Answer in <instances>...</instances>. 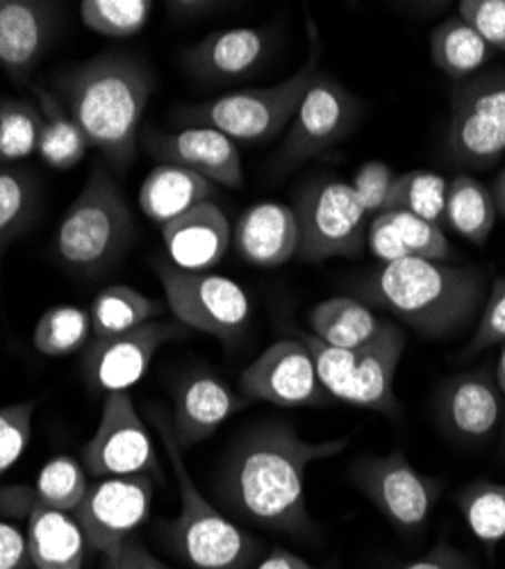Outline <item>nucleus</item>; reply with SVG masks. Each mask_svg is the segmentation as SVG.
<instances>
[{
    "label": "nucleus",
    "instance_id": "f257e3e1",
    "mask_svg": "<svg viewBox=\"0 0 505 569\" xmlns=\"http://www.w3.org/2000/svg\"><path fill=\"white\" fill-rule=\"evenodd\" d=\"M346 445V438L307 442L285 421L255 423L225 451L214 495L225 512L246 525L310 540L316 527L307 510V469Z\"/></svg>",
    "mask_w": 505,
    "mask_h": 569
},
{
    "label": "nucleus",
    "instance_id": "f03ea898",
    "mask_svg": "<svg viewBox=\"0 0 505 569\" xmlns=\"http://www.w3.org/2000/svg\"><path fill=\"white\" fill-rule=\"evenodd\" d=\"M153 89L151 67L125 53H103L60 76L62 103L117 173L137 158Z\"/></svg>",
    "mask_w": 505,
    "mask_h": 569
},
{
    "label": "nucleus",
    "instance_id": "7ed1b4c3",
    "mask_svg": "<svg viewBox=\"0 0 505 569\" xmlns=\"http://www.w3.org/2000/svg\"><path fill=\"white\" fill-rule=\"evenodd\" d=\"M353 288L362 303L383 308L437 340L463 330L487 299L483 271L446 260L390 262L362 276Z\"/></svg>",
    "mask_w": 505,
    "mask_h": 569
},
{
    "label": "nucleus",
    "instance_id": "20e7f679",
    "mask_svg": "<svg viewBox=\"0 0 505 569\" xmlns=\"http://www.w3.org/2000/svg\"><path fill=\"white\" fill-rule=\"evenodd\" d=\"M151 419L158 426L180 495L175 519L160 527L169 551L188 569H255L262 558V542L216 510V506L199 490L182 460V449L171 429V417L162 408H153Z\"/></svg>",
    "mask_w": 505,
    "mask_h": 569
},
{
    "label": "nucleus",
    "instance_id": "39448f33",
    "mask_svg": "<svg viewBox=\"0 0 505 569\" xmlns=\"http://www.w3.org/2000/svg\"><path fill=\"white\" fill-rule=\"evenodd\" d=\"M132 240L128 201L110 169L99 164L60 221L58 258L80 276H101L123 258Z\"/></svg>",
    "mask_w": 505,
    "mask_h": 569
},
{
    "label": "nucleus",
    "instance_id": "423d86ee",
    "mask_svg": "<svg viewBox=\"0 0 505 569\" xmlns=\"http://www.w3.org/2000/svg\"><path fill=\"white\" fill-rule=\"evenodd\" d=\"M321 39L310 26V53L299 71L279 84L255 87L223 93L219 99L199 106H182L175 110V121L182 126L214 128L244 144H262L279 137L294 119L305 91L319 76Z\"/></svg>",
    "mask_w": 505,
    "mask_h": 569
},
{
    "label": "nucleus",
    "instance_id": "0eeeda50",
    "mask_svg": "<svg viewBox=\"0 0 505 569\" xmlns=\"http://www.w3.org/2000/svg\"><path fill=\"white\" fill-rule=\"evenodd\" d=\"M153 269L178 323L225 347H235L244 338L251 323V301L240 282L210 271H185L169 260H155Z\"/></svg>",
    "mask_w": 505,
    "mask_h": 569
},
{
    "label": "nucleus",
    "instance_id": "6e6552de",
    "mask_svg": "<svg viewBox=\"0 0 505 569\" xmlns=\"http://www.w3.org/2000/svg\"><path fill=\"white\" fill-rule=\"evenodd\" d=\"M299 226L296 258L307 264L331 258H360L366 247L370 217L353 194L351 182L316 178L303 184L294 201Z\"/></svg>",
    "mask_w": 505,
    "mask_h": 569
},
{
    "label": "nucleus",
    "instance_id": "1a4fd4ad",
    "mask_svg": "<svg viewBox=\"0 0 505 569\" xmlns=\"http://www.w3.org/2000/svg\"><path fill=\"white\" fill-rule=\"evenodd\" d=\"M444 151L465 169H487L505 153V71L453 84Z\"/></svg>",
    "mask_w": 505,
    "mask_h": 569
},
{
    "label": "nucleus",
    "instance_id": "9d476101",
    "mask_svg": "<svg viewBox=\"0 0 505 569\" xmlns=\"http://www.w3.org/2000/svg\"><path fill=\"white\" fill-rule=\"evenodd\" d=\"M351 481L401 533H417L426 527L444 488L440 479L412 467L401 449L357 458Z\"/></svg>",
    "mask_w": 505,
    "mask_h": 569
},
{
    "label": "nucleus",
    "instance_id": "9b49d317",
    "mask_svg": "<svg viewBox=\"0 0 505 569\" xmlns=\"http://www.w3.org/2000/svg\"><path fill=\"white\" fill-rule=\"evenodd\" d=\"M357 119L360 103L353 93L333 76L319 71L273 160V173L283 176L312 158L324 156L351 134Z\"/></svg>",
    "mask_w": 505,
    "mask_h": 569
},
{
    "label": "nucleus",
    "instance_id": "f8f14e48",
    "mask_svg": "<svg viewBox=\"0 0 505 569\" xmlns=\"http://www.w3.org/2000/svg\"><path fill=\"white\" fill-rule=\"evenodd\" d=\"M82 465L97 479L137 477L162 479V467L149 426L134 408L130 392L105 397L99 429L82 449Z\"/></svg>",
    "mask_w": 505,
    "mask_h": 569
},
{
    "label": "nucleus",
    "instance_id": "ddd939ff",
    "mask_svg": "<svg viewBox=\"0 0 505 569\" xmlns=\"http://www.w3.org/2000/svg\"><path fill=\"white\" fill-rule=\"evenodd\" d=\"M190 330L182 323L149 321L128 333L91 340L82 356V371L87 386L99 395L130 392L147 376L155 353L175 340H182Z\"/></svg>",
    "mask_w": 505,
    "mask_h": 569
},
{
    "label": "nucleus",
    "instance_id": "4468645a",
    "mask_svg": "<svg viewBox=\"0 0 505 569\" xmlns=\"http://www.w3.org/2000/svg\"><path fill=\"white\" fill-rule=\"evenodd\" d=\"M153 481L147 473H137L99 479L89 486L73 512L89 549L105 553L147 525L155 497Z\"/></svg>",
    "mask_w": 505,
    "mask_h": 569
},
{
    "label": "nucleus",
    "instance_id": "2eb2a0df",
    "mask_svg": "<svg viewBox=\"0 0 505 569\" xmlns=\"http://www.w3.org/2000/svg\"><path fill=\"white\" fill-rule=\"evenodd\" d=\"M240 390L246 401H266L281 408L326 406L331 401L307 347L299 338H285L264 349L242 371Z\"/></svg>",
    "mask_w": 505,
    "mask_h": 569
},
{
    "label": "nucleus",
    "instance_id": "dca6fc26",
    "mask_svg": "<svg viewBox=\"0 0 505 569\" xmlns=\"http://www.w3.org/2000/svg\"><path fill=\"white\" fill-rule=\"evenodd\" d=\"M142 147L160 164H173L199 173L212 184L242 189L244 169L235 141L214 128L188 126L175 132L144 130Z\"/></svg>",
    "mask_w": 505,
    "mask_h": 569
},
{
    "label": "nucleus",
    "instance_id": "f3484780",
    "mask_svg": "<svg viewBox=\"0 0 505 569\" xmlns=\"http://www.w3.org/2000/svg\"><path fill=\"white\" fill-rule=\"evenodd\" d=\"M273 46L269 28L216 30L182 51L180 62L203 84H233L257 73Z\"/></svg>",
    "mask_w": 505,
    "mask_h": 569
},
{
    "label": "nucleus",
    "instance_id": "a211bd4d",
    "mask_svg": "<svg viewBox=\"0 0 505 569\" xmlns=\"http://www.w3.org/2000/svg\"><path fill=\"white\" fill-rule=\"evenodd\" d=\"M246 399L219 376L194 369L175 386L171 429L182 451L212 438L233 415L246 408Z\"/></svg>",
    "mask_w": 505,
    "mask_h": 569
},
{
    "label": "nucleus",
    "instance_id": "6ab92c4d",
    "mask_svg": "<svg viewBox=\"0 0 505 569\" xmlns=\"http://www.w3.org/2000/svg\"><path fill=\"white\" fill-rule=\"evenodd\" d=\"M403 349V330L396 323L385 321L381 336L372 345L353 351L351 369L335 392V399L355 408L396 417L401 406L394 397V378Z\"/></svg>",
    "mask_w": 505,
    "mask_h": 569
},
{
    "label": "nucleus",
    "instance_id": "aec40b11",
    "mask_svg": "<svg viewBox=\"0 0 505 569\" xmlns=\"http://www.w3.org/2000/svg\"><path fill=\"white\" fill-rule=\"evenodd\" d=\"M437 417L457 442L478 445L494 436L503 419V399L487 369L457 373L440 388Z\"/></svg>",
    "mask_w": 505,
    "mask_h": 569
},
{
    "label": "nucleus",
    "instance_id": "412c9836",
    "mask_svg": "<svg viewBox=\"0 0 505 569\" xmlns=\"http://www.w3.org/2000/svg\"><path fill=\"white\" fill-rule=\"evenodd\" d=\"M60 6L43 0H0V69L26 82L58 30Z\"/></svg>",
    "mask_w": 505,
    "mask_h": 569
},
{
    "label": "nucleus",
    "instance_id": "4be33fe9",
    "mask_svg": "<svg viewBox=\"0 0 505 569\" xmlns=\"http://www.w3.org/2000/svg\"><path fill=\"white\" fill-rule=\"evenodd\" d=\"M169 262L185 271H210L233 242V230L223 210L205 201L162 228Z\"/></svg>",
    "mask_w": 505,
    "mask_h": 569
},
{
    "label": "nucleus",
    "instance_id": "5701e85b",
    "mask_svg": "<svg viewBox=\"0 0 505 569\" xmlns=\"http://www.w3.org/2000/svg\"><path fill=\"white\" fill-rule=\"evenodd\" d=\"M233 242L249 264L273 269L290 262L299 249L294 208L273 201L251 206L235 226Z\"/></svg>",
    "mask_w": 505,
    "mask_h": 569
},
{
    "label": "nucleus",
    "instance_id": "b1692460",
    "mask_svg": "<svg viewBox=\"0 0 505 569\" xmlns=\"http://www.w3.org/2000/svg\"><path fill=\"white\" fill-rule=\"evenodd\" d=\"M8 517L26 519V542L37 569H82L87 540L73 512L21 506Z\"/></svg>",
    "mask_w": 505,
    "mask_h": 569
},
{
    "label": "nucleus",
    "instance_id": "393cba45",
    "mask_svg": "<svg viewBox=\"0 0 505 569\" xmlns=\"http://www.w3.org/2000/svg\"><path fill=\"white\" fill-rule=\"evenodd\" d=\"M366 249L383 264L401 260H448L451 247L442 228L403 212H383L370 221Z\"/></svg>",
    "mask_w": 505,
    "mask_h": 569
},
{
    "label": "nucleus",
    "instance_id": "a878e982",
    "mask_svg": "<svg viewBox=\"0 0 505 569\" xmlns=\"http://www.w3.org/2000/svg\"><path fill=\"white\" fill-rule=\"evenodd\" d=\"M87 469L73 456H55L39 471L34 486L0 488V512L6 517L21 506H46L75 512L89 490Z\"/></svg>",
    "mask_w": 505,
    "mask_h": 569
},
{
    "label": "nucleus",
    "instance_id": "bb28decb",
    "mask_svg": "<svg viewBox=\"0 0 505 569\" xmlns=\"http://www.w3.org/2000/svg\"><path fill=\"white\" fill-rule=\"evenodd\" d=\"M216 184L173 164H158L140 187L142 212L162 228L192 208L210 201Z\"/></svg>",
    "mask_w": 505,
    "mask_h": 569
},
{
    "label": "nucleus",
    "instance_id": "cd10ccee",
    "mask_svg": "<svg viewBox=\"0 0 505 569\" xmlns=\"http://www.w3.org/2000/svg\"><path fill=\"white\" fill-rule=\"evenodd\" d=\"M383 319L353 297H333L321 301L310 312L312 336L337 349H362L372 345L383 330Z\"/></svg>",
    "mask_w": 505,
    "mask_h": 569
},
{
    "label": "nucleus",
    "instance_id": "c85d7f7f",
    "mask_svg": "<svg viewBox=\"0 0 505 569\" xmlns=\"http://www.w3.org/2000/svg\"><path fill=\"white\" fill-rule=\"evenodd\" d=\"M496 203L492 189L469 173H457L446 187L444 228H451L467 242L483 247L496 223Z\"/></svg>",
    "mask_w": 505,
    "mask_h": 569
},
{
    "label": "nucleus",
    "instance_id": "c756f323",
    "mask_svg": "<svg viewBox=\"0 0 505 569\" xmlns=\"http://www.w3.org/2000/svg\"><path fill=\"white\" fill-rule=\"evenodd\" d=\"M37 106L41 112V132H39V151L37 156L51 169L64 171L75 167L87 149L91 147L78 121L71 117L62 99L53 91L41 87L34 89Z\"/></svg>",
    "mask_w": 505,
    "mask_h": 569
},
{
    "label": "nucleus",
    "instance_id": "7c9ffc66",
    "mask_svg": "<svg viewBox=\"0 0 505 569\" xmlns=\"http://www.w3.org/2000/svg\"><path fill=\"white\" fill-rule=\"evenodd\" d=\"M431 58L435 67L455 82L478 76L494 60V51L461 17L442 21L431 34Z\"/></svg>",
    "mask_w": 505,
    "mask_h": 569
},
{
    "label": "nucleus",
    "instance_id": "2f4dec72",
    "mask_svg": "<svg viewBox=\"0 0 505 569\" xmlns=\"http://www.w3.org/2000/svg\"><path fill=\"white\" fill-rule=\"evenodd\" d=\"M162 312L164 303L128 288V284H110L101 290L89 310L94 340L128 333V330L155 321Z\"/></svg>",
    "mask_w": 505,
    "mask_h": 569
},
{
    "label": "nucleus",
    "instance_id": "473e14b6",
    "mask_svg": "<svg viewBox=\"0 0 505 569\" xmlns=\"http://www.w3.org/2000/svg\"><path fill=\"white\" fill-rule=\"evenodd\" d=\"M37 208V176L23 167H0V258L30 228Z\"/></svg>",
    "mask_w": 505,
    "mask_h": 569
},
{
    "label": "nucleus",
    "instance_id": "72a5a7b5",
    "mask_svg": "<svg viewBox=\"0 0 505 569\" xmlns=\"http://www.w3.org/2000/svg\"><path fill=\"white\" fill-rule=\"evenodd\" d=\"M455 503L472 536L487 551L505 542V483L474 481L455 495Z\"/></svg>",
    "mask_w": 505,
    "mask_h": 569
},
{
    "label": "nucleus",
    "instance_id": "f704fd0d",
    "mask_svg": "<svg viewBox=\"0 0 505 569\" xmlns=\"http://www.w3.org/2000/svg\"><path fill=\"white\" fill-rule=\"evenodd\" d=\"M94 340L89 310L78 306H55L46 310L32 333L34 349L46 358H67L84 351Z\"/></svg>",
    "mask_w": 505,
    "mask_h": 569
},
{
    "label": "nucleus",
    "instance_id": "c9c22d12",
    "mask_svg": "<svg viewBox=\"0 0 505 569\" xmlns=\"http://www.w3.org/2000/svg\"><path fill=\"white\" fill-rule=\"evenodd\" d=\"M448 182L424 169H412L396 176L385 212H403L428 221L444 230V206Z\"/></svg>",
    "mask_w": 505,
    "mask_h": 569
},
{
    "label": "nucleus",
    "instance_id": "e433bc0d",
    "mask_svg": "<svg viewBox=\"0 0 505 569\" xmlns=\"http://www.w3.org/2000/svg\"><path fill=\"white\" fill-rule=\"evenodd\" d=\"M41 112L32 101L0 99V167H12L39 151Z\"/></svg>",
    "mask_w": 505,
    "mask_h": 569
},
{
    "label": "nucleus",
    "instance_id": "4c0bfd02",
    "mask_svg": "<svg viewBox=\"0 0 505 569\" xmlns=\"http://www.w3.org/2000/svg\"><path fill=\"white\" fill-rule=\"evenodd\" d=\"M151 12V0H84L80 3L82 23L89 30L112 39H125L142 32Z\"/></svg>",
    "mask_w": 505,
    "mask_h": 569
},
{
    "label": "nucleus",
    "instance_id": "58836bf2",
    "mask_svg": "<svg viewBox=\"0 0 505 569\" xmlns=\"http://www.w3.org/2000/svg\"><path fill=\"white\" fill-rule=\"evenodd\" d=\"M32 401L0 408V479L21 460L32 438Z\"/></svg>",
    "mask_w": 505,
    "mask_h": 569
},
{
    "label": "nucleus",
    "instance_id": "ea45409f",
    "mask_svg": "<svg viewBox=\"0 0 505 569\" xmlns=\"http://www.w3.org/2000/svg\"><path fill=\"white\" fill-rule=\"evenodd\" d=\"M394 180H396L394 169L385 162H378V160L366 162L355 171L351 187H353L355 199L364 208L366 217L374 219V217L385 212Z\"/></svg>",
    "mask_w": 505,
    "mask_h": 569
},
{
    "label": "nucleus",
    "instance_id": "a19ab883",
    "mask_svg": "<svg viewBox=\"0 0 505 569\" xmlns=\"http://www.w3.org/2000/svg\"><path fill=\"white\" fill-rule=\"evenodd\" d=\"M457 17L496 53H505V0H463Z\"/></svg>",
    "mask_w": 505,
    "mask_h": 569
},
{
    "label": "nucleus",
    "instance_id": "79ce46f5",
    "mask_svg": "<svg viewBox=\"0 0 505 569\" xmlns=\"http://www.w3.org/2000/svg\"><path fill=\"white\" fill-rule=\"evenodd\" d=\"M494 345H505V276L492 282L467 353H481Z\"/></svg>",
    "mask_w": 505,
    "mask_h": 569
},
{
    "label": "nucleus",
    "instance_id": "37998d69",
    "mask_svg": "<svg viewBox=\"0 0 505 569\" xmlns=\"http://www.w3.org/2000/svg\"><path fill=\"white\" fill-rule=\"evenodd\" d=\"M103 569H171L134 536L103 553Z\"/></svg>",
    "mask_w": 505,
    "mask_h": 569
},
{
    "label": "nucleus",
    "instance_id": "c03bdc74",
    "mask_svg": "<svg viewBox=\"0 0 505 569\" xmlns=\"http://www.w3.org/2000/svg\"><path fill=\"white\" fill-rule=\"evenodd\" d=\"M396 569H476V565L465 551L455 549L446 540H440L424 556L410 560Z\"/></svg>",
    "mask_w": 505,
    "mask_h": 569
},
{
    "label": "nucleus",
    "instance_id": "a18cd8bd",
    "mask_svg": "<svg viewBox=\"0 0 505 569\" xmlns=\"http://www.w3.org/2000/svg\"><path fill=\"white\" fill-rule=\"evenodd\" d=\"M30 565L26 533L0 519V569H30Z\"/></svg>",
    "mask_w": 505,
    "mask_h": 569
},
{
    "label": "nucleus",
    "instance_id": "49530a36",
    "mask_svg": "<svg viewBox=\"0 0 505 569\" xmlns=\"http://www.w3.org/2000/svg\"><path fill=\"white\" fill-rule=\"evenodd\" d=\"M255 569H314L307 560H303L301 556L287 551V549H271L269 553H264Z\"/></svg>",
    "mask_w": 505,
    "mask_h": 569
},
{
    "label": "nucleus",
    "instance_id": "de8ad7c7",
    "mask_svg": "<svg viewBox=\"0 0 505 569\" xmlns=\"http://www.w3.org/2000/svg\"><path fill=\"white\" fill-rule=\"evenodd\" d=\"M171 14L178 17H203L214 12L219 6L216 3H166Z\"/></svg>",
    "mask_w": 505,
    "mask_h": 569
},
{
    "label": "nucleus",
    "instance_id": "09e8293b",
    "mask_svg": "<svg viewBox=\"0 0 505 569\" xmlns=\"http://www.w3.org/2000/svg\"><path fill=\"white\" fill-rule=\"evenodd\" d=\"M492 194H494L496 212L505 219V167H503V171L496 176V182H494V187H492Z\"/></svg>",
    "mask_w": 505,
    "mask_h": 569
},
{
    "label": "nucleus",
    "instance_id": "8fccbe9b",
    "mask_svg": "<svg viewBox=\"0 0 505 569\" xmlns=\"http://www.w3.org/2000/svg\"><path fill=\"white\" fill-rule=\"evenodd\" d=\"M494 381H496L501 399H503V423H505V345H503L501 356H498V365H496V371H494Z\"/></svg>",
    "mask_w": 505,
    "mask_h": 569
}]
</instances>
